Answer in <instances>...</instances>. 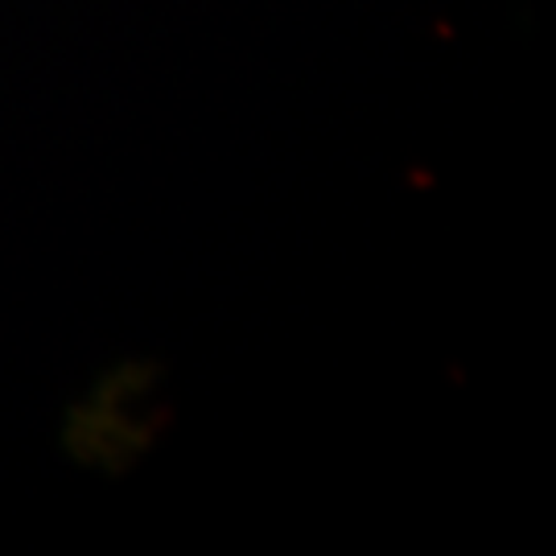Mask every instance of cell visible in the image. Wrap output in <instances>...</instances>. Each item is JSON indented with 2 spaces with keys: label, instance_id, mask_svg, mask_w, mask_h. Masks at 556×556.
<instances>
[]
</instances>
